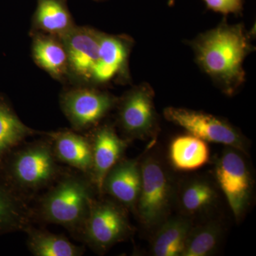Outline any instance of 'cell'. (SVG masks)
<instances>
[{"label": "cell", "mask_w": 256, "mask_h": 256, "mask_svg": "<svg viewBox=\"0 0 256 256\" xmlns=\"http://www.w3.org/2000/svg\"><path fill=\"white\" fill-rule=\"evenodd\" d=\"M196 63L226 95L232 96L245 82L244 63L252 46L244 25L224 20L191 42Z\"/></svg>", "instance_id": "obj_1"}, {"label": "cell", "mask_w": 256, "mask_h": 256, "mask_svg": "<svg viewBox=\"0 0 256 256\" xmlns=\"http://www.w3.org/2000/svg\"><path fill=\"white\" fill-rule=\"evenodd\" d=\"M94 188L88 175L62 174L40 198L34 216L62 226L79 237L95 201Z\"/></svg>", "instance_id": "obj_2"}, {"label": "cell", "mask_w": 256, "mask_h": 256, "mask_svg": "<svg viewBox=\"0 0 256 256\" xmlns=\"http://www.w3.org/2000/svg\"><path fill=\"white\" fill-rule=\"evenodd\" d=\"M20 146L5 159L0 176L22 196L46 188L62 174L48 138Z\"/></svg>", "instance_id": "obj_3"}, {"label": "cell", "mask_w": 256, "mask_h": 256, "mask_svg": "<svg viewBox=\"0 0 256 256\" xmlns=\"http://www.w3.org/2000/svg\"><path fill=\"white\" fill-rule=\"evenodd\" d=\"M141 188L136 208L146 227L160 224L169 212L172 184L162 165L149 156L140 164Z\"/></svg>", "instance_id": "obj_4"}, {"label": "cell", "mask_w": 256, "mask_h": 256, "mask_svg": "<svg viewBox=\"0 0 256 256\" xmlns=\"http://www.w3.org/2000/svg\"><path fill=\"white\" fill-rule=\"evenodd\" d=\"M127 216L122 207L110 201H94L80 238L98 252L108 250L130 234Z\"/></svg>", "instance_id": "obj_5"}, {"label": "cell", "mask_w": 256, "mask_h": 256, "mask_svg": "<svg viewBox=\"0 0 256 256\" xmlns=\"http://www.w3.org/2000/svg\"><path fill=\"white\" fill-rule=\"evenodd\" d=\"M164 116L170 122L205 142L224 144L240 152H246L245 140L242 134L232 124L213 114L182 108L168 107L164 109Z\"/></svg>", "instance_id": "obj_6"}, {"label": "cell", "mask_w": 256, "mask_h": 256, "mask_svg": "<svg viewBox=\"0 0 256 256\" xmlns=\"http://www.w3.org/2000/svg\"><path fill=\"white\" fill-rule=\"evenodd\" d=\"M118 99L94 87L72 88L60 98L64 114L74 130L90 129L102 120L117 105Z\"/></svg>", "instance_id": "obj_7"}, {"label": "cell", "mask_w": 256, "mask_h": 256, "mask_svg": "<svg viewBox=\"0 0 256 256\" xmlns=\"http://www.w3.org/2000/svg\"><path fill=\"white\" fill-rule=\"evenodd\" d=\"M152 88L142 82L128 90L118 100V121L122 132L130 138L150 137L158 128Z\"/></svg>", "instance_id": "obj_8"}, {"label": "cell", "mask_w": 256, "mask_h": 256, "mask_svg": "<svg viewBox=\"0 0 256 256\" xmlns=\"http://www.w3.org/2000/svg\"><path fill=\"white\" fill-rule=\"evenodd\" d=\"M215 176L234 216L238 220L246 210L252 190V178L238 150L228 146L215 164Z\"/></svg>", "instance_id": "obj_9"}, {"label": "cell", "mask_w": 256, "mask_h": 256, "mask_svg": "<svg viewBox=\"0 0 256 256\" xmlns=\"http://www.w3.org/2000/svg\"><path fill=\"white\" fill-rule=\"evenodd\" d=\"M100 34L94 28L75 26L60 37L68 55L69 72L80 80L90 82L98 58Z\"/></svg>", "instance_id": "obj_10"}, {"label": "cell", "mask_w": 256, "mask_h": 256, "mask_svg": "<svg viewBox=\"0 0 256 256\" xmlns=\"http://www.w3.org/2000/svg\"><path fill=\"white\" fill-rule=\"evenodd\" d=\"M132 44L129 36L101 32L98 58L92 70V84H107L118 76L128 78V60Z\"/></svg>", "instance_id": "obj_11"}, {"label": "cell", "mask_w": 256, "mask_h": 256, "mask_svg": "<svg viewBox=\"0 0 256 256\" xmlns=\"http://www.w3.org/2000/svg\"><path fill=\"white\" fill-rule=\"evenodd\" d=\"M92 166L90 178L99 193L106 174L122 159L128 143L119 137L114 128L105 124L98 128L92 138Z\"/></svg>", "instance_id": "obj_12"}, {"label": "cell", "mask_w": 256, "mask_h": 256, "mask_svg": "<svg viewBox=\"0 0 256 256\" xmlns=\"http://www.w3.org/2000/svg\"><path fill=\"white\" fill-rule=\"evenodd\" d=\"M58 161L90 178L92 166L90 138L76 131L60 130L46 133Z\"/></svg>", "instance_id": "obj_13"}, {"label": "cell", "mask_w": 256, "mask_h": 256, "mask_svg": "<svg viewBox=\"0 0 256 256\" xmlns=\"http://www.w3.org/2000/svg\"><path fill=\"white\" fill-rule=\"evenodd\" d=\"M140 163L136 160H120L106 174L102 193H107L127 208L137 204L141 188Z\"/></svg>", "instance_id": "obj_14"}, {"label": "cell", "mask_w": 256, "mask_h": 256, "mask_svg": "<svg viewBox=\"0 0 256 256\" xmlns=\"http://www.w3.org/2000/svg\"><path fill=\"white\" fill-rule=\"evenodd\" d=\"M32 36V56L37 65L54 78L64 80L70 72L68 55L60 38L38 32Z\"/></svg>", "instance_id": "obj_15"}, {"label": "cell", "mask_w": 256, "mask_h": 256, "mask_svg": "<svg viewBox=\"0 0 256 256\" xmlns=\"http://www.w3.org/2000/svg\"><path fill=\"white\" fill-rule=\"evenodd\" d=\"M34 210L24 197L13 190L0 176V236L25 232L34 218Z\"/></svg>", "instance_id": "obj_16"}, {"label": "cell", "mask_w": 256, "mask_h": 256, "mask_svg": "<svg viewBox=\"0 0 256 256\" xmlns=\"http://www.w3.org/2000/svg\"><path fill=\"white\" fill-rule=\"evenodd\" d=\"M33 23L35 32L60 38L76 26L66 0H37Z\"/></svg>", "instance_id": "obj_17"}, {"label": "cell", "mask_w": 256, "mask_h": 256, "mask_svg": "<svg viewBox=\"0 0 256 256\" xmlns=\"http://www.w3.org/2000/svg\"><path fill=\"white\" fill-rule=\"evenodd\" d=\"M38 132L26 126L0 96V170L10 153Z\"/></svg>", "instance_id": "obj_18"}, {"label": "cell", "mask_w": 256, "mask_h": 256, "mask_svg": "<svg viewBox=\"0 0 256 256\" xmlns=\"http://www.w3.org/2000/svg\"><path fill=\"white\" fill-rule=\"evenodd\" d=\"M170 159L173 166L181 171L200 169L210 160L206 142L192 134L174 138L170 146Z\"/></svg>", "instance_id": "obj_19"}, {"label": "cell", "mask_w": 256, "mask_h": 256, "mask_svg": "<svg viewBox=\"0 0 256 256\" xmlns=\"http://www.w3.org/2000/svg\"><path fill=\"white\" fill-rule=\"evenodd\" d=\"M28 234V250L36 256H80L84 248L75 245L63 235L30 226L25 230Z\"/></svg>", "instance_id": "obj_20"}, {"label": "cell", "mask_w": 256, "mask_h": 256, "mask_svg": "<svg viewBox=\"0 0 256 256\" xmlns=\"http://www.w3.org/2000/svg\"><path fill=\"white\" fill-rule=\"evenodd\" d=\"M192 228L191 222L182 217L165 222L153 240V254L156 256H182Z\"/></svg>", "instance_id": "obj_21"}, {"label": "cell", "mask_w": 256, "mask_h": 256, "mask_svg": "<svg viewBox=\"0 0 256 256\" xmlns=\"http://www.w3.org/2000/svg\"><path fill=\"white\" fill-rule=\"evenodd\" d=\"M220 236L218 224L212 222L191 228L182 256H208L216 248Z\"/></svg>", "instance_id": "obj_22"}, {"label": "cell", "mask_w": 256, "mask_h": 256, "mask_svg": "<svg viewBox=\"0 0 256 256\" xmlns=\"http://www.w3.org/2000/svg\"><path fill=\"white\" fill-rule=\"evenodd\" d=\"M216 198L215 190L206 182L196 180L188 184L181 196L183 210L188 213H196L210 206Z\"/></svg>", "instance_id": "obj_23"}, {"label": "cell", "mask_w": 256, "mask_h": 256, "mask_svg": "<svg viewBox=\"0 0 256 256\" xmlns=\"http://www.w3.org/2000/svg\"><path fill=\"white\" fill-rule=\"evenodd\" d=\"M207 8L216 12L238 14L242 13L244 8V0H203Z\"/></svg>", "instance_id": "obj_24"}, {"label": "cell", "mask_w": 256, "mask_h": 256, "mask_svg": "<svg viewBox=\"0 0 256 256\" xmlns=\"http://www.w3.org/2000/svg\"><path fill=\"white\" fill-rule=\"evenodd\" d=\"M176 0H168V4L170 5V6H172V5L174 4L175 2H176Z\"/></svg>", "instance_id": "obj_25"}, {"label": "cell", "mask_w": 256, "mask_h": 256, "mask_svg": "<svg viewBox=\"0 0 256 256\" xmlns=\"http://www.w3.org/2000/svg\"><path fill=\"white\" fill-rule=\"evenodd\" d=\"M95 1H104V0H95Z\"/></svg>", "instance_id": "obj_26"}]
</instances>
